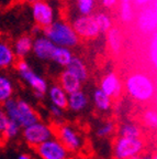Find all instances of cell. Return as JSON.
Segmentation results:
<instances>
[{
	"instance_id": "cell-32",
	"label": "cell",
	"mask_w": 157,
	"mask_h": 159,
	"mask_svg": "<svg viewBox=\"0 0 157 159\" xmlns=\"http://www.w3.org/2000/svg\"><path fill=\"white\" fill-rule=\"evenodd\" d=\"M10 119L8 118V116L6 115V113L3 112L2 108H0V133L2 134V132L5 130L6 126L8 125Z\"/></svg>"
},
{
	"instance_id": "cell-38",
	"label": "cell",
	"mask_w": 157,
	"mask_h": 159,
	"mask_svg": "<svg viewBox=\"0 0 157 159\" xmlns=\"http://www.w3.org/2000/svg\"><path fill=\"white\" fill-rule=\"evenodd\" d=\"M128 159H138V156H135V157H131V158H128Z\"/></svg>"
},
{
	"instance_id": "cell-12",
	"label": "cell",
	"mask_w": 157,
	"mask_h": 159,
	"mask_svg": "<svg viewBox=\"0 0 157 159\" xmlns=\"http://www.w3.org/2000/svg\"><path fill=\"white\" fill-rule=\"evenodd\" d=\"M33 17L35 22L41 28H46L53 23V10L43 1H37L33 3Z\"/></svg>"
},
{
	"instance_id": "cell-24",
	"label": "cell",
	"mask_w": 157,
	"mask_h": 159,
	"mask_svg": "<svg viewBox=\"0 0 157 159\" xmlns=\"http://www.w3.org/2000/svg\"><path fill=\"white\" fill-rule=\"evenodd\" d=\"M108 43L111 51L114 54L120 52L121 49V34L117 28H111L108 31Z\"/></svg>"
},
{
	"instance_id": "cell-33",
	"label": "cell",
	"mask_w": 157,
	"mask_h": 159,
	"mask_svg": "<svg viewBox=\"0 0 157 159\" xmlns=\"http://www.w3.org/2000/svg\"><path fill=\"white\" fill-rule=\"evenodd\" d=\"M49 113H51L52 116L55 117L56 119L62 118L63 115H64V111L61 109V108H58V107L54 106V105H51V106H49Z\"/></svg>"
},
{
	"instance_id": "cell-1",
	"label": "cell",
	"mask_w": 157,
	"mask_h": 159,
	"mask_svg": "<svg viewBox=\"0 0 157 159\" xmlns=\"http://www.w3.org/2000/svg\"><path fill=\"white\" fill-rule=\"evenodd\" d=\"M125 89L131 98L138 103H147L155 97L156 85L154 80L144 72H135L125 81Z\"/></svg>"
},
{
	"instance_id": "cell-26",
	"label": "cell",
	"mask_w": 157,
	"mask_h": 159,
	"mask_svg": "<svg viewBox=\"0 0 157 159\" xmlns=\"http://www.w3.org/2000/svg\"><path fill=\"white\" fill-rule=\"evenodd\" d=\"M143 124L145 127H147L148 129H156L157 127V113L155 109L148 108L143 113Z\"/></svg>"
},
{
	"instance_id": "cell-5",
	"label": "cell",
	"mask_w": 157,
	"mask_h": 159,
	"mask_svg": "<svg viewBox=\"0 0 157 159\" xmlns=\"http://www.w3.org/2000/svg\"><path fill=\"white\" fill-rule=\"evenodd\" d=\"M17 70L23 81L33 89L34 96L39 99L44 98L47 89H49L46 81L42 76L33 72V70L30 67V65L23 60L17 63Z\"/></svg>"
},
{
	"instance_id": "cell-13",
	"label": "cell",
	"mask_w": 157,
	"mask_h": 159,
	"mask_svg": "<svg viewBox=\"0 0 157 159\" xmlns=\"http://www.w3.org/2000/svg\"><path fill=\"white\" fill-rule=\"evenodd\" d=\"M55 48L56 45L46 38H37L32 45L33 52L41 60H52Z\"/></svg>"
},
{
	"instance_id": "cell-4",
	"label": "cell",
	"mask_w": 157,
	"mask_h": 159,
	"mask_svg": "<svg viewBox=\"0 0 157 159\" xmlns=\"http://www.w3.org/2000/svg\"><path fill=\"white\" fill-rule=\"evenodd\" d=\"M145 149V143L142 138H125L120 137L113 144V158L128 159L131 157L140 156Z\"/></svg>"
},
{
	"instance_id": "cell-25",
	"label": "cell",
	"mask_w": 157,
	"mask_h": 159,
	"mask_svg": "<svg viewBox=\"0 0 157 159\" xmlns=\"http://www.w3.org/2000/svg\"><path fill=\"white\" fill-rule=\"evenodd\" d=\"M117 126L116 124L111 120H108V122H104L103 124H101L100 126L97 128L96 135L99 137V138H108L111 135H113L116 133Z\"/></svg>"
},
{
	"instance_id": "cell-34",
	"label": "cell",
	"mask_w": 157,
	"mask_h": 159,
	"mask_svg": "<svg viewBox=\"0 0 157 159\" xmlns=\"http://www.w3.org/2000/svg\"><path fill=\"white\" fill-rule=\"evenodd\" d=\"M138 159H157V156L155 154H142L138 156Z\"/></svg>"
},
{
	"instance_id": "cell-15",
	"label": "cell",
	"mask_w": 157,
	"mask_h": 159,
	"mask_svg": "<svg viewBox=\"0 0 157 159\" xmlns=\"http://www.w3.org/2000/svg\"><path fill=\"white\" fill-rule=\"evenodd\" d=\"M88 96L86 93L79 89L77 92L68 94V98H67V107L70 111L74 112H81L88 106Z\"/></svg>"
},
{
	"instance_id": "cell-17",
	"label": "cell",
	"mask_w": 157,
	"mask_h": 159,
	"mask_svg": "<svg viewBox=\"0 0 157 159\" xmlns=\"http://www.w3.org/2000/svg\"><path fill=\"white\" fill-rule=\"evenodd\" d=\"M67 71L75 75L81 83L88 79V69L80 57H73L69 64L67 65Z\"/></svg>"
},
{
	"instance_id": "cell-3",
	"label": "cell",
	"mask_w": 157,
	"mask_h": 159,
	"mask_svg": "<svg viewBox=\"0 0 157 159\" xmlns=\"http://www.w3.org/2000/svg\"><path fill=\"white\" fill-rule=\"evenodd\" d=\"M43 32L52 43L56 47H74L78 43V35L75 33L73 28L66 22L57 21L51 25L43 28Z\"/></svg>"
},
{
	"instance_id": "cell-23",
	"label": "cell",
	"mask_w": 157,
	"mask_h": 159,
	"mask_svg": "<svg viewBox=\"0 0 157 159\" xmlns=\"http://www.w3.org/2000/svg\"><path fill=\"white\" fill-rule=\"evenodd\" d=\"M71 59H73L71 52L69 51L68 48L64 47L55 48V51L53 53V57H52V60L62 66H67L71 61Z\"/></svg>"
},
{
	"instance_id": "cell-40",
	"label": "cell",
	"mask_w": 157,
	"mask_h": 159,
	"mask_svg": "<svg viewBox=\"0 0 157 159\" xmlns=\"http://www.w3.org/2000/svg\"><path fill=\"white\" fill-rule=\"evenodd\" d=\"M1 137H2V136H1V133H0V139H1Z\"/></svg>"
},
{
	"instance_id": "cell-20",
	"label": "cell",
	"mask_w": 157,
	"mask_h": 159,
	"mask_svg": "<svg viewBox=\"0 0 157 159\" xmlns=\"http://www.w3.org/2000/svg\"><path fill=\"white\" fill-rule=\"evenodd\" d=\"M13 96V84L9 77L0 75V104H3Z\"/></svg>"
},
{
	"instance_id": "cell-39",
	"label": "cell",
	"mask_w": 157,
	"mask_h": 159,
	"mask_svg": "<svg viewBox=\"0 0 157 159\" xmlns=\"http://www.w3.org/2000/svg\"><path fill=\"white\" fill-rule=\"evenodd\" d=\"M121 1H122V2H130L131 0H121Z\"/></svg>"
},
{
	"instance_id": "cell-21",
	"label": "cell",
	"mask_w": 157,
	"mask_h": 159,
	"mask_svg": "<svg viewBox=\"0 0 157 159\" xmlns=\"http://www.w3.org/2000/svg\"><path fill=\"white\" fill-rule=\"evenodd\" d=\"M15 55L13 50L6 43L0 42V69H5L15 62Z\"/></svg>"
},
{
	"instance_id": "cell-36",
	"label": "cell",
	"mask_w": 157,
	"mask_h": 159,
	"mask_svg": "<svg viewBox=\"0 0 157 159\" xmlns=\"http://www.w3.org/2000/svg\"><path fill=\"white\" fill-rule=\"evenodd\" d=\"M18 159H31V156L28 154H20L18 156Z\"/></svg>"
},
{
	"instance_id": "cell-10",
	"label": "cell",
	"mask_w": 157,
	"mask_h": 159,
	"mask_svg": "<svg viewBox=\"0 0 157 159\" xmlns=\"http://www.w3.org/2000/svg\"><path fill=\"white\" fill-rule=\"evenodd\" d=\"M73 30L78 37L86 38V39L98 37L100 32L93 16H83L77 18L73 23Z\"/></svg>"
},
{
	"instance_id": "cell-8",
	"label": "cell",
	"mask_w": 157,
	"mask_h": 159,
	"mask_svg": "<svg viewBox=\"0 0 157 159\" xmlns=\"http://www.w3.org/2000/svg\"><path fill=\"white\" fill-rule=\"evenodd\" d=\"M56 136L69 152H78L83 145V139L78 130L68 124H59L56 128Z\"/></svg>"
},
{
	"instance_id": "cell-19",
	"label": "cell",
	"mask_w": 157,
	"mask_h": 159,
	"mask_svg": "<svg viewBox=\"0 0 157 159\" xmlns=\"http://www.w3.org/2000/svg\"><path fill=\"white\" fill-rule=\"evenodd\" d=\"M32 45L33 41L31 38L28 35L21 37L17 40V42L15 44V51H13L15 55H17L18 57H24L32 50Z\"/></svg>"
},
{
	"instance_id": "cell-7",
	"label": "cell",
	"mask_w": 157,
	"mask_h": 159,
	"mask_svg": "<svg viewBox=\"0 0 157 159\" xmlns=\"http://www.w3.org/2000/svg\"><path fill=\"white\" fill-rule=\"evenodd\" d=\"M35 152L41 159H70V152L56 137L35 147Z\"/></svg>"
},
{
	"instance_id": "cell-14",
	"label": "cell",
	"mask_w": 157,
	"mask_h": 159,
	"mask_svg": "<svg viewBox=\"0 0 157 159\" xmlns=\"http://www.w3.org/2000/svg\"><path fill=\"white\" fill-rule=\"evenodd\" d=\"M49 98L51 101L52 105L58 107V108L63 109L67 108V98H68V94L65 92L64 89L59 86V84L52 85L49 89Z\"/></svg>"
},
{
	"instance_id": "cell-31",
	"label": "cell",
	"mask_w": 157,
	"mask_h": 159,
	"mask_svg": "<svg viewBox=\"0 0 157 159\" xmlns=\"http://www.w3.org/2000/svg\"><path fill=\"white\" fill-rule=\"evenodd\" d=\"M156 48H157V35L156 33L153 34V39H151L150 42V49H148V57H150L151 63H153L154 67H156L157 64V53H156Z\"/></svg>"
},
{
	"instance_id": "cell-18",
	"label": "cell",
	"mask_w": 157,
	"mask_h": 159,
	"mask_svg": "<svg viewBox=\"0 0 157 159\" xmlns=\"http://www.w3.org/2000/svg\"><path fill=\"white\" fill-rule=\"evenodd\" d=\"M92 101L95 107L100 112H108L112 107V98L109 97L107 94H104L100 89H96L93 92Z\"/></svg>"
},
{
	"instance_id": "cell-11",
	"label": "cell",
	"mask_w": 157,
	"mask_h": 159,
	"mask_svg": "<svg viewBox=\"0 0 157 159\" xmlns=\"http://www.w3.org/2000/svg\"><path fill=\"white\" fill-rule=\"evenodd\" d=\"M100 89L111 98H117L122 93L123 86L118 75L114 73H109L101 80Z\"/></svg>"
},
{
	"instance_id": "cell-29",
	"label": "cell",
	"mask_w": 157,
	"mask_h": 159,
	"mask_svg": "<svg viewBox=\"0 0 157 159\" xmlns=\"http://www.w3.org/2000/svg\"><path fill=\"white\" fill-rule=\"evenodd\" d=\"M120 15L123 22H130V21H132L133 17H134V11H133L131 2H121Z\"/></svg>"
},
{
	"instance_id": "cell-30",
	"label": "cell",
	"mask_w": 157,
	"mask_h": 159,
	"mask_svg": "<svg viewBox=\"0 0 157 159\" xmlns=\"http://www.w3.org/2000/svg\"><path fill=\"white\" fill-rule=\"evenodd\" d=\"M79 12L83 16H89L95 6V0H77Z\"/></svg>"
},
{
	"instance_id": "cell-6",
	"label": "cell",
	"mask_w": 157,
	"mask_h": 159,
	"mask_svg": "<svg viewBox=\"0 0 157 159\" xmlns=\"http://www.w3.org/2000/svg\"><path fill=\"white\" fill-rule=\"evenodd\" d=\"M22 136L28 145L35 148L42 143L54 137V129L45 123L39 120V122L23 128Z\"/></svg>"
},
{
	"instance_id": "cell-35",
	"label": "cell",
	"mask_w": 157,
	"mask_h": 159,
	"mask_svg": "<svg viewBox=\"0 0 157 159\" xmlns=\"http://www.w3.org/2000/svg\"><path fill=\"white\" fill-rule=\"evenodd\" d=\"M117 0H102V3L104 7L109 8V7H113V6L116 5Z\"/></svg>"
},
{
	"instance_id": "cell-27",
	"label": "cell",
	"mask_w": 157,
	"mask_h": 159,
	"mask_svg": "<svg viewBox=\"0 0 157 159\" xmlns=\"http://www.w3.org/2000/svg\"><path fill=\"white\" fill-rule=\"evenodd\" d=\"M93 18L96 20V23L98 25L100 32H107V31H109L111 29L112 22H111V19L108 15L103 12H99L93 16Z\"/></svg>"
},
{
	"instance_id": "cell-16",
	"label": "cell",
	"mask_w": 157,
	"mask_h": 159,
	"mask_svg": "<svg viewBox=\"0 0 157 159\" xmlns=\"http://www.w3.org/2000/svg\"><path fill=\"white\" fill-rule=\"evenodd\" d=\"M59 86L64 89L67 94L77 92L81 87V82L77 79L75 75H73L68 71H64L61 73L59 76Z\"/></svg>"
},
{
	"instance_id": "cell-22",
	"label": "cell",
	"mask_w": 157,
	"mask_h": 159,
	"mask_svg": "<svg viewBox=\"0 0 157 159\" xmlns=\"http://www.w3.org/2000/svg\"><path fill=\"white\" fill-rule=\"evenodd\" d=\"M119 136L125 138H141L142 129L134 123H124L119 128Z\"/></svg>"
},
{
	"instance_id": "cell-37",
	"label": "cell",
	"mask_w": 157,
	"mask_h": 159,
	"mask_svg": "<svg viewBox=\"0 0 157 159\" xmlns=\"http://www.w3.org/2000/svg\"><path fill=\"white\" fill-rule=\"evenodd\" d=\"M29 1H31L32 3H35V2H37V1H41V0H29Z\"/></svg>"
},
{
	"instance_id": "cell-2",
	"label": "cell",
	"mask_w": 157,
	"mask_h": 159,
	"mask_svg": "<svg viewBox=\"0 0 157 159\" xmlns=\"http://www.w3.org/2000/svg\"><path fill=\"white\" fill-rule=\"evenodd\" d=\"M3 112L8 116V118L12 122H15L20 127L30 126L39 122L40 116L37 112L32 107L29 102L21 98H10L3 103Z\"/></svg>"
},
{
	"instance_id": "cell-9",
	"label": "cell",
	"mask_w": 157,
	"mask_h": 159,
	"mask_svg": "<svg viewBox=\"0 0 157 159\" xmlns=\"http://www.w3.org/2000/svg\"><path fill=\"white\" fill-rule=\"evenodd\" d=\"M136 25L141 32L144 34H154L156 33L157 13L156 5H147L140 11L136 19Z\"/></svg>"
},
{
	"instance_id": "cell-28",
	"label": "cell",
	"mask_w": 157,
	"mask_h": 159,
	"mask_svg": "<svg viewBox=\"0 0 157 159\" xmlns=\"http://www.w3.org/2000/svg\"><path fill=\"white\" fill-rule=\"evenodd\" d=\"M20 129L21 127L17 124L15 122H12V120H9L8 125L6 126L5 130L2 132L1 136H3V138L6 139H15V137H18V135L20 134Z\"/></svg>"
}]
</instances>
